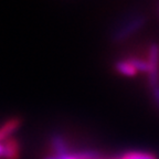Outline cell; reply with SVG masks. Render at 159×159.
Listing matches in <instances>:
<instances>
[{
  "label": "cell",
  "instance_id": "5b68a950",
  "mask_svg": "<svg viewBox=\"0 0 159 159\" xmlns=\"http://www.w3.org/2000/svg\"><path fill=\"white\" fill-rule=\"evenodd\" d=\"M52 146L54 148L55 155H69V147L63 137H61L60 135H54L52 137Z\"/></svg>",
  "mask_w": 159,
  "mask_h": 159
},
{
  "label": "cell",
  "instance_id": "8992f818",
  "mask_svg": "<svg viewBox=\"0 0 159 159\" xmlns=\"http://www.w3.org/2000/svg\"><path fill=\"white\" fill-rule=\"evenodd\" d=\"M115 67H116L117 72H119L123 75H126V76H133V75H135L137 73L136 69H135L130 63L127 62L126 60H125V61H119V62H117Z\"/></svg>",
  "mask_w": 159,
  "mask_h": 159
},
{
  "label": "cell",
  "instance_id": "3957f363",
  "mask_svg": "<svg viewBox=\"0 0 159 159\" xmlns=\"http://www.w3.org/2000/svg\"><path fill=\"white\" fill-rule=\"evenodd\" d=\"M3 154L2 158L5 159H17L19 157V145L15 139L9 138L6 139V142L2 144Z\"/></svg>",
  "mask_w": 159,
  "mask_h": 159
},
{
  "label": "cell",
  "instance_id": "52a82bcc",
  "mask_svg": "<svg viewBox=\"0 0 159 159\" xmlns=\"http://www.w3.org/2000/svg\"><path fill=\"white\" fill-rule=\"evenodd\" d=\"M126 61L128 63H130V64L136 69V71L148 72V63L145 62V61H142L140 59H137V57H129Z\"/></svg>",
  "mask_w": 159,
  "mask_h": 159
},
{
  "label": "cell",
  "instance_id": "9c48e42d",
  "mask_svg": "<svg viewBox=\"0 0 159 159\" xmlns=\"http://www.w3.org/2000/svg\"><path fill=\"white\" fill-rule=\"evenodd\" d=\"M152 96H154L155 102H156L157 105L159 106V85L158 86L152 87Z\"/></svg>",
  "mask_w": 159,
  "mask_h": 159
},
{
  "label": "cell",
  "instance_id": "7a4b0ae2",
  "mask_svg": "<svg viewBox=\"0 0 159 159\" xmlns=\"http://www.w3.org/2000/svg\"><path fill=\"white\" fill-rule=\"evenodd\" d=\"M145 19L142 17H138L136 19L132 20L127 22L124 27H122L120 29H118L114 34V41L115 42H120L124 39H126L127 37H129L130 34H133L134 32H136L137 30H139L140 28L144 25Z\"/></svg>",
  "mask_w": 159,
  "mask_h": 159
},
{
  "label": "cell",
  "instance_id": "6da1fadb",
  "mask_svg": "<svg viewBox=\"0 0 159 159\" xmlns=\"http://www.w3.org/2000/svg\"><path fill=\"white\" fill-rule=\"evenodd\" d=\"M148 77L152 87L159 85V45L154 43L149 50L148 60Z\"/></svg>",
  "mask_w": 159,
  "mask_h": 159
},
{
  "label": "cell",
  "instance_id": "8fae6325",
  "mask_svg": "<svg viewBox=\"0 0 159 159\" xmlns=\"http://www.w3.org/2000/svg\"><path fill=\"white\" fill-rule=\"evenodd\" d=\"M2 154H3V146L2 144H0V157H2Z\"/></svg>",
  "mask_w": 159,
  "mask_h": 159
},
{
  "label": "cell",
  "instance_id": "ba28073f",
  "mask_svg": "<svg viewBox=\"0 0 159 159\" xmlns=\"http://www.w3.org/2000/svg\"><path fill=\"white\" fill-rule=\"evenodd\" d=\"M122 159H156V157L147 152H128L124 155Z\"/></svg>",
  "mask_w": 159,
  "mask_h": 159
},
{
  "label": "cell",
  "instance_id": "277c9868",
  "mask_svg": "<svg viewBox=\"0 0 159 159\" xmlns=\"http://www.w3.org/2000/svg\"><path fill=\"white\" fill-rule=\"evenodd\" d=\"M20 124H21V120H20L19 118H13V119L8 120V122L0 128V142L7 139L15 130H17V129L19 128Z\"/></svg>",
  "mask_w": 159,
  "mask_h": 159
},
{
  "label": "cell",
  "instance_id": "30bf717a",
  "mask_svg": "<svg viewBox=\"0 0 159 159\" xmlns=\"http://www.w3.org/2000/svg\"><path fill=\"white\" fill-rule=\"evenodd\" d=\"M64 159H76V158L74 157V154H73V155L69 154V155H66V156L64 157Z\"/></svg>",
  "mask_w": 159,
  "mask_h": 159
}]
</instances>
